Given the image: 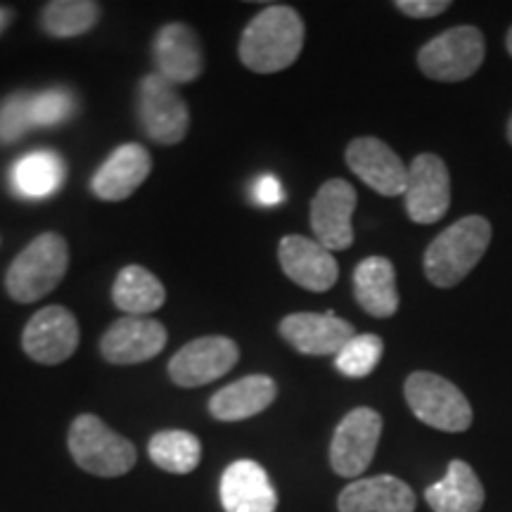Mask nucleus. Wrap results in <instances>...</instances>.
Returning <instances> with one entry per match:
<instances>
[{
  "instance_id": "12",
  "label": "nucleus",
  "mask_w": 512,
  "mask_h": 512,
  "mask_svg": "<svg viewBox=\"0 0 512 512\" xmlns=\"http://www.w3.org/2000/svg\"><path fill=\"white\" fill-rule=\"evenodd\" d=\"M169 342V332L159 320L121 316L100 337V356L112 366H138L159 356Z\"/></svg>"
},
{
  "instance_id": "20",
  "label": "nucleus",
  "mask_w": 512,
  "mask_h": 512,
  "mask_svg": "<svg viewBox=\"0 0 512 512\" xmlns=\"http://www.w3.org/2000/svg\"><path fill=\"white\" fill-rule=\"evenodd\" d=\"M339 512H415V494L403 479L377 475L356 479L337 498Z\"/></svg>"
},
{
  "instance_id": "33",
  "label": "nucleus",
  "mask_w": 512,
  "mask_h": 512,
  "mask_svg": "<svg viewBox=\"0 0 512 512\" xmlns=\"http://www.w3.org/2000/svg\"><path fill=\"white\" fill-rule=\"evenodd\" d=\"M12 19H15V10L8 8V5H0V34L10 27Z\"/></svg>"
},
{
  "instance_id": "22",
  "label": "nucleus",
  "mask_w": 512,
  "mask_h": 512,
  "mask_svg": "<svg viewBox=\"0 0 512 512\" xmlns=\"http://www.w3.org/2000/svg\"><path fill=\"white\" fill-rule=\"evenodd\" d=\"M354 294L363 311L375 318H392L399 311L396 268L384 256H368L354 271Z\"/></svg>"
},
{
  "instance_id": "27",
  "label": "nucleus",
  "mask_w": 512,
  "mask_h": 512,
  "mask_svg": "<svg viewBox=\"0 0 512 512\" xmlns=\"http://www.w3.org/2000/svg\"><path fill=\"white\" fill-rule=\"evenodd\" d=\"M150 460L171 475H190L202 460V441L185 430H162L147 446Z\"/></svg>"
},
{
  "instance_id": "30",
  "label": "nucleus",
  "mask_w": 512,
  "mask_h": 512,
  "mask_svg": "<svg viewBox=\"0 0 512 512\" xmlns=\"http://www.w3.org/2000/svg\"><path fill=\"white\" fill-rule=\"evenodd\" d=\"M31 93H12L0 102V145L17 143L34 126L31 119Z\"/></svg>"
},
{
  "instance_id": "32",
  "label": "nucleus",
  "mask_w": 512,
  "mask_h": 512,
  "mask_svg": "<svg viewBox=\"0 0 512 512\" xmlns=\"http://www.w3.org/2000/svg\"><path fill=\"white\" fill-rule=\"evenodd\" d=\"M285 200L283 185L275 176H261L254 185V202L261 204V207H275Z\"/></svg>"
},
{
  "instance_id": "19",
  "label": "nucleus",
  "mask_w": 512,
  "mask_h": 512,
  "mask_svg": "<svg viewBox=\"0 0 512 512\" xmlns=\"http://www.w3.org/2000/svg\"><path fill=\"white\" fill-rule=\"evenodd\" d=\"M219 496L226 512H275L278 508L271 477L256 460L230 463L221 475Z\"/></svg>"
},
{
  "instance_id": "28",
  "label": "nucleus",
  "mask_w": 512,
  "mask_h": 512,
  "mask_svg": "<svg viewBox=\"0 0 512 512\" xmlns=\"http://www.w3.org/2000/svg\"><path fill=\"white\" fill-rule=\"evenodd\" d=\"M384 342L377 335H356L335 356V368L347 377H368L382 361Z\"/></svg>"
},
{
  "instance_id": "34",
  "label": "nucleus",
  "mask_w": 512,
  "mask_h": 512,
  "mask_svg": "<svg viewBox=\"0 0 512 512\" xmlns=\"http://www.w3.org/2000/svg\"><path fill=\"white\" fill-rule=\"evenodd\" d=\"M505 46H508V53L512 57V29L508 31V38H505Z\"/></svg>"
},
{
  "instance_id": "5",
  "label": "nucleus",
  "mask_w": 512,
  "mask_h": 512,
  "mask_svg": "<svg viewBox=\"0 0 512 512\" xmlns=\"http://www.w3.org/2000/svg\"><path fill=\"white\" fill-rule=\"evenodd\" d=\"M403 396L415 418L439 432H465L475 418L465 394L437 373L418 370L408 375L403 384Z\"/></svg>"
},
{
  "instance_id": "9",
  "label": "nucleus",
  "mask_w": 512,
  "mask_h": 512,
  "mask_svg": "<svg viewBox=\"0 0 512 512\" xmlns=\"http://www.w3.org/2000/svg\"><path fill=\"white\" fill-rule=\"evenodd\" d=\"M382 437V415L373 408H354L332 434L330 465L335 475L356 479L373 463Z\"/></svg>"
},
{
  "instance_id": "16",
  "label": "nucleus",
  "mask_w": 512,
  "mask_h": 512,
  "mask_svg": "<svg viewBox=\"0 0 512 512\" xmlns=\"http://www.w3.org/2000/svg\"><path fill=\"white\" fill-rule=\"evenodd\" d=\"M152 55H155L157 74L174 83V86L197 81L204 72L200 36L183 22L164 24L157 31L155 43H152Z\"/></svg>"
},
{
  "instance_id": "25",
  "label": "nucleus",
  "mask_w": 512,
  "mask_h": 512,
  "mask_svg": "<svg viewBox=\"0 0 512 512\" xmlns=\"http://www.w3.org/2000/svg\"><path fill=\"white\" fill-rule=\"evenodd\" d=\"M64 181V164L55 152L38 150L22 157L12 169V188L19 197L41 200L53 195Z\"/></svg>"
},
{
  "instance_id": "17",
  "label": "nucleus",
  "mask_w": 512,
  "mask_h": 512,
  "mask_svg": "<svg viewBox=\"0 0 512 512\" xmlns=\"http://www.w3.org/2000/svg\"><path fill=\"white\" fill-rule=\"evenodd\" d=\"M278 261L287 278L309 292H328L339 278L330 249L304 235H285L278 245Z\"/></svg>"
},
{
  "instance_id": "13",
  "label": "nucleus",
  "mask_w": 512,
  "mask_h": 512,
  "mask_svg": "<svg viewBox=\"0 0 512 512\" xmlns=\"http://www.w3.org/2000/svg\"><path fill=\"white\" fill-rule=\"evenodd\" d=\"M403 197L411 221L430 226L444 219L451 207V176L444 159L430 152L415 157L408 166V185Z\"/></svg>"
},
{
  "instance_id": "4",
  "label": "nucleus",
  "mask_w": 512,
  "mask_h": 512,
  "mask_svg": "<svg viewBox=\"0 0 512 512\" xmlns=\"http://www.w3.org/2000/svg\"><path fill=\"white\" fill-rule=\"evenodd\" d=\"M67 446L74 463L83 472L105 479L126 475L138 460L133 441L110 430L93 413H83L79 418H74L67 434Z\"/></svg>"
},
{
  "instance_id": "10",
  "label": "nucleus",
  "mask_w": 512,
  "mask_h": 512,
  "mask_svg": "<svg viewBox=\"0 0 512 512\" xmlns=\"http://www.w3.org/2000/svg\"><path fill=\"white\" fill-rule=\"evenodd\" d=\"M81 342L79 320L64 306H46L27 320L22 349L41 366H60L76 354Z\"/></svg>"
},
{
  "instance_id": "15",
  "label": "nucleus",
  "mask_w": 512,
  "mask_h": 512,
  "mask_svg": "<svg viewBox=\"0 0 512 512\" xmlns=\"http://www.w3.org/2000/svg\"><path fill=\"white\" fill-rule=\"evenodd\" d=\"M347 166L377 195L399 197L406 192L408 166L380 138H356L347 145Z\"/></svg>"
},
{
  "instance_id": "31",
  "label": "nucleus",
  "mask_w": 512,
  "mask_h": 512,
  "mask_svg": "<svg viewBox=\"0 0 512 512\" xmlns=\"http://www.w3.org/2000/svg\"><path fill=\"white\" fill-rule=\"evenodd\" d=\"M394 8L406 17L430 19L444 15V12L451 8V3H448V0H396Z\"/></svg>"
},
{
  "instance_id": "8",
  "label": "nucleus",
  "mask_w": 512,
  "mask_h": 512,
  "mask_svg": "<svg viewBox=\"0 0 512 512\" xmlns=\"http://www.w3.org/2000/svg\"><path fill=\"white\" fill-rule=\"evenodd\" d=\"M240 347L226 335L197 337L171 356L169 377L176 387L195 389L221 380L238 366Z\"/></svg>"
},
{
  "instance_id": "29",
  "label": "nucleus",
  "mask_w": 512,
  "mask_h": 512,
  "mask_svg": "<svg viewBox=\"0 0 512 512\" xmlns=\"http://www.w3.org/2000/svg\"><path fill=\"white\" fill-rule=\"evenodd\" d=\"M74 110V93L62 86L48 88V91L36 93L34 98H31V119H34V126L41 128H53L64 124V121L74 117Z\"/></svg>"
},
{
  "instance_id": "11",
  "label": "nucleus",
  "mask_w": 512,
  "mask_h": 512,
  "mask_svg": "<svg viewBox=\"0 0 512 512\" xmlns=\"http://www.w3.org/2000/svg\"><path fill=\"white\" fill-rule=\"evenodd\" d=\"M358 195L354 185L344 178H330L320 185L316 197L311 200V230L330 252H344L354 245V211Z\"/></svg>"
},
{
  "instance_id": "24",
  "label": "nucleus",
  "mask_w": 512,
  "mask_h": 512,
  "mask_svg": "<svg viewBox=\"0 0 512 512\" xmlns=\"http://www.w3.org/2000/svg\"><path fill=\"white\" fill-rule=\"evenodd\" d=\"M112 302L126 316H143L155 313L166 304V287L159 278L143 266L121 268L112 285Z\"/></svg>"
},
{
  "instance_id": "6",
  "label": "nucleus",
  "mask_w": 512,
  "mask_h": 512,
  "mask_svg": "<svg viewBox=\"0 0 512 512\" xmlns=\"http://www.w3.org/2000/svg\"><path fill=\"white\" fill-rule=\"evenodd\" d=\"M484 48L482 31L475 27H453L420 48L418 67L432 81H465L482 67Z\"/></svg>"
},
{
  "instance_id": "1",
  "label": "nucleus",
  "mask_w": 512,
  "mask_h": 512,
  "mask_svg": "<svg viewBox=\"0 0 512 512\" xmlns=\"http://www.w3.org/2000/svg\"><path fill=\"white\" fill-rule=\"evenodd\" d=\"M304 38V19L297 10L268 5L242 31L238 55L249 72L278 74L299 60Z\"/></svg>"
},
{
  "instance_id": "3",
  "label": "nucleus",
  "mask_w": 512,
  "mask_h": 512,
  "mask_svg": "<svg viewBox=\"0 0 512 512\" xmlns=\"http://www.w3.org/2000/svg\"><path fill=\"white\" fill-rule=\"evenodd\" d=\"M69 271V245L60 233H41L19 252L5 273L12 302L34 304L62 283Z\"/></svg>"
},
{
  "instance_id": "21",
  "label": "nucleus",
  "mask_w": 512,
  "mask_h": 512,
  "mask_svg": "<svg viewBox=\"0 0 512 512\" xmlns=\"http://www.w3.org/2000/svg\"><path fill=\"white\" fill-rule=\"evenodd\" d=\"M275 396H278V384L271 375H247L211 396L209 413L221 422L249 420L264 413Z\"/></svg>"
},
{
  "instance_id": "23",
  "label": "nucleus",
  "mask_w": 512,
  "mask_h": 512,
  "mask_svg": "<svg viewBox=\"0 0 512 512\" xmlns=\"http://www.w3.org/2000/svg\"><path fill=\"white\" fill-rule=\"evenodd\" d=\"M484 498V486L465 460H451L444 479L425 491L432 512H479L484 508Z\"/></svg>"
},
{
  "instance_id": "14",
  "label": "nucleus",
  "mask_w": 512,
  "mask_h": 512,
  "mask_svg": "<svg viewBox=\"0 0 512 512\" xmlns=\"http://www.w3.org/2000/svg\"><path fill=\"white\" fill-rule=\"evenodd\" d=\"M280 335L304 356H337L356 337L354 325L335 313H290L280 320Z\"/></svg>"
},
{
  "instance_id": "18",
  "label": "nucleus",
  "mask_w": 512,
  "mask_h": 512,
  "mask_svg": "<svg viewBox=\"0 0 512 512\" xmlns=\"http://www.w3.org/2000/svg\"><path fill=\"white\" fill-rule=\"evenodd\" d=\"M150 171L152 157L143 145H119L95 171L91 192L102 202H124L147 181Z\"/></svg>"
},
{
  "instance_id": "26",
  "label": "nucleus",
  "mask_w": 512,
  "mask_h": 512,
  "mask_svg": "<svg viewBox=\"0 0 512 512\" xmlns=\"http://www.w3.org/2000/svg\"><path fill=\"white\" fill-rule=\"evenodd\" d=\"M100 17L95 0H50L41 8V29L53 38H76L98 27Z\"/></svg>"
},
{
  "instance_id": "7",
  "label": "nucleus",
  "mask_w": 512,
  "mask_h": 512,
  "mask_svg": "<svg viewBox=\"0 0 512 512\" xmlns=\"http://www.w3.org/2000/svg\"><path fill=\"white\" fill-rule=\"evenodd\" d=\"M138 119L145 136L157 145L183 143L190 131L188 102L178 95L174 83L162 79L157 72L140 81Z\"/></svg>"
},
{
  "instance_id": "2",
  "label": "nucleus",
  "mask_w": 512,
  "mask_h": 512,
  "mask_svg": "<svg viewBox=\"0 0 512 512\" xmlns=\"http://www.w3.org/2000/svg\"><path fill=\"white\" fill-rule=\"evenodd\" d=\"M491 223L484 216H465L448 226L427 247L425 275L437 287H456L472 273L491 245Z\"/></svg>"
},
{
  "instance_id": "35",
  "label": "nucleus",
  "mask_w": 512,
  "mask_h": 512,
  "mask_svg": "<svg viewBox=\"0 0 512 512\" xmlns=\"http://www.w3.org/2000/svg\"><path fill=\"white\" fill-rule=\"evenodd\" d=\"M508 140H510V145H512V117L508 121Z\"/></svg>"
}]
</instances>
